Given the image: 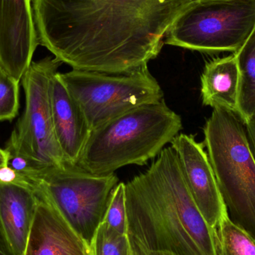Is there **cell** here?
I'll return each instance as SVG.
<instances>
[{
	"label": "cell",
	"instance_id": "6da1fadb",
	"mask_svg": "<svg viewBox=\"0 0 255 255\" xmlns=\"http://www.w3.org/2000/svg\"><path fill=\"white\" fill-rule=\"evenodd\" d=\"M197 0H33L38 44L73 70L128 74L158 56Z\"/></svg>",
	"mask_w": 255,
	"mask_h": 255
},
{
	"label": "cell",
	"instance_id": "7a4b0ae2",
	"mask_svg": "<svg viewBox=\"0 0 255 255\" xmlns=\"http://www.w3.org/2000/svg\"><path fill=\"white\" fill-rule=\"evenodd\" d=\"M126 205L129 240L142 248L177 255H217V229L196 206L171 145L126 184Z\"/></svg>",
	"mask_w": 255,
	"mask_h": 255
},
{
	"label": "cell",
	"instance_id": "3957f363",
	"mask_svg": "<svg viewBox=\"0 0 255 255\" xmlns=\"http://www.w3.org/2000/svg\"><path fill=\"white\" fill-rule=\"evenodd\" d=\"M181 129V117L163 99L139 106L91 130L77 165L96 175L115 173L129 165L143 166Z\"/></svg>",
	"mask_w": 255,
	"mask_h": 255
},
{
	"label": "cell",
	"instance_id": "277c9868",
	"mask_svg": "<svg viewBox=\"0 0 255 255\" xmlns=\"http://www.w3.org/2000/svg\"><path fill=\"white\" fill-rule=\"evenodd\" d=\"M203 130L229 217L255 239V157L245 124L238 114L214 108Z\"/></svg>",
	"mask_w": 255,
	"mask_h": 255
},
{
	"label": "cell",
	"instance_id": "5b68a950",
	"mask_svg": "<svg viewBox=\"0 0 255 255\" xmlns=\"http://www.w3.org/2000/svg\"><path fill=\"white\" fill-rule=\"evenodd\" d=\"M12 169L19 181L43 195L91 246L119 184L116 174L96 175L67 162L46 167L19 162Z\"/></svg>",
	"mask_w": 255,
	"mask_h": 255
},
{
	"label": "cell",
	"instance_id": "8992f818",
	"mask_svg": "<svg viewBox=\"0 0 255 255\" xmlns=\"http://www.w3.org/2000/svg\"><path fill=\"white\" fill-rule=\"evenodd\" d=\"M255 28V0L196 1L166 34L165 44L214 53L239 50Z\"/></svg>",
	"mask_w": 255,
	"mask_h": 255
},
{
	"label": "cell",
	"instance_id": "52a82bcc",
	"mask_svg": "<svg viewBox=\"0 0 255 255\" xmlns=\"http://www.w3.org/2000/svg\"><path fill=\"white\" fill-rule=\"evenodd\" d=\"M59 75L91 130L139 106L160 101L164 95L148 67L128 74L72 70Z\"/></svg>",
	"mask_w": 255,
	"mask_h": 255
},
{
	"label": "cell",
	"instance_id": "ba28073f",
	"mask_svg": "<svg viewBox=\"0 0 255 255\" xmlns=\"http://www.w3.org/2000/svg\"><path fill=\"white\" fill-rule=\"evenodd\" d=\"M61 63L55 58L31 62L22 79L25 112L12 132L6 148L9 154L34 167L65 163L54 130L50 84Z\"/></svg>",
	"mask_w": 255,
	"mask_h": 255
},
{
	"label": "cell",
	"instance_id": "9c48e42d",
	"mask_svg": "<svg viewBox=\"0 0 255 255\" xmlns=\"http://www.w3.org/2000/svg\"><path fill=\"white\" fill-rule=\"evenodd\" d=\"M170 144L196 206L209 226L217 229L229 213L205 145L186 133L177 135Z\"/></svg>",
	"mask_w": 255,
	"mask_h": 255
},
{
	"label": "cell",
	"instance_id": "30bf717a",
	"mask_svg": "<svg viewBox=\"0 0 255 255\" xmlns=\"http://www.w3.org/2000/svg\"><path fill=\"white\" fill-rule=\"evenodd\" d=\"M38 45L31 0H0V67L20 82Z\"/></svg>",
	"mask_w": 255,
	"mask_h": 255
},
{
	"label": "cell",
	"instance_id": "8fae6325",
	"mask_svg": "<svg viewBox=\"0 0 255 255\" xmlns=\"http://www.w3.org/2000/svg\"><path fill=\"white\" fill-rule=\"evenodd\" d=\"M35 191L38 201L23 255H93L91 246L43 195Z\"/></svg>",
	"mask_w": 255,
	"mask_h": 255
},
{
	"label": "cell",
	"instance_id": "7c38bea8",
	"mask_svg": "<svg viewBox=\"0 0 255 255\" xmlns=\"http://www.w3.org/2000/svg\"><path fill=\"white\" fill-rule=\"evenodd\" d=\"M50 99L54 130L64 160L77 165L91 130L80 106L58 72L51 80Z\"/></svg>",
	"mask_w": 255,
	"mask_h": 255
},
{
	"label": "cell",
	"instance_id": "4fadbf2b",
	"mask_svg": "<svg viewBox=\"0 0 255 255\" xmlns=\"http://www.w3.org/2000/svg\"><path fill=\"white\" fill-rule=\"evenodd\" d=\"M38 196L28 183L0 181V224L15 255H23Z\"/></svg>",
	"mask_w": 255,
	"mask_h": 255
},
{
	"label": "cell",
	"instance_id": "5bb4252c",
	"mask_svg": "<svg viewBox=\"0 0 255 255\" xmlns=\"http://www.w3.org/2000/svg\"><path fill=\"white\" fill-rule=\"evenodd\" d=\"M241 73L235 54L207 63L201 76L205 106L225 108L239 115Z\"/></svg>",
	"mask_w": 255,
	"mask_h": 255
},
{
	"label": "cell",
	"instance_id": "9a60e30c",
	"mask_svg": "<svg viewBox=\"0 0 255 255\" xmlns=\"http://www.w3.org/2000/svg\"><path fill=\"white\" fill-rule=\"evenodd\" d=\"M235 55L241 73L239 115L245 122L255 114V28Z\"/></svg>",
	"mask_w": 255,
	"mask_h": 255
},
{
	"label": "cell",
	"instance_id": "2e32d148",
	"mask_svg": "<svg viewBox=\"0 0 255 255\" xmlns=\"http://www.w3.org/2000/svg\"><path fill=\"white\" fill-rule=\"evenodd\" d=\"M217 255H255V239L232 221L229 215L217 229Z\"/></svg>",
	"mask_w": 255,
	"mask_h": 255
},
{
	"label": "cell",
	"instance_id": "e0dca14e",
	"mask_svg": "<svg viewBox=\"0 0 255 255\" xmlns=\"http://www.w3.org/2000/svg\"><path fill=\"white\" fill-rule=\"evenodd\" d=\"M93 255H131L128 235L102 223L91 244Z\"/></svg>",
	"mask_w": 255,
	"mask_h": 255
},
{
	"label": "cell",
	"instance_id": "ac0fdd59",
	"mask_svg": "<svg viewBox=\"0 0 255 255\" xmlns=\"http://www.w3.org/2000/svg\"><path fill=\"white\" fill-rule=\"evenodd\" d=\"M103 223L119 233L128 235L125 183L119 182L114 190Z\"/></svg>",
	"mask_w": 255,
	"mask_h": 255
},
{
	"label": "cell",
	"instance_id": "d6986e66",
	"mask_svg": "<svg viewBox=\"0 0 255 255\" xmlns=\"http://www.w3.org/2000/svg\"><path fill=\"white\" fill-rule=\"evenodd\" d=\"M19 82L0 67V121L16 118L19 110Z\"/></svg>",
	"mask_w": 255,
	"mask_h": 255
},
{
	"label": "cell",
	"instance_id": "ffe728a7",
	"mask_svg": "<svg viewBox=\"0 0 255 255\" xmlns=\"http://www.w3.org/2000/svg\"><path fill=\"white\" fill-rule=\"evenodd\" d=\"M249 142L255 157V114L244 122Z\"/></svg>",
	"mask_w": 255,
	"mask_h": 255
},
{
	"label": "cell",
	"instance_id": "44dd1931",
	"mask_svg": "<svg viewBox=\"0 0 255 255\" xmlns=\"http://www.w3.org/2000/svg\"><path fill=\"white\" fill-rule=\"evenodd\" d=\"M130 241V240H129ZM131 255H177L169 252L147 250L130 241Z\"/></svg>",
	"mask_w": 255,
	"mask_h": 255
},
{
	"label": "cell",
	"instance_id": "7402d4cb",
	"mask_svg": "<svg viewBox=\"0 0 255 255\" xmlns=\"http://www.w3.org/2000/svg\"><path fill=\"white\" fill-rule=\"evenodd\" d=\"M0 255H15L10 249L0 224Z\"/></svg>",
	"mask_w": 255,
	"mask_h": 255
},
{
	"label": "cell",
	"instance_id": "603a6c76",
	"mask_svg": "<svg viewBox=\"0 0 255 255\" xmlns=\"http://www.w3.org/2000/svg\"><path fill=\"white\" fill-rule=\"evenodd\" d=\"M9 156H10V154H9L7 150H3L0 148V170L7 166Z\"/></svg>",
	"mask_w": 255,
	"mask_h": 255
},
{
	"label": "cell",
	"instance_id": "cb8c5ba5",
	"mask_svg": "<svg viewBox=\"0 0 255 255\" xmlns=\"http://www.w3.org/2000/svg\"><path fill=\"white\" fill-rule=\"evenodd\" d=\"M197 1H219V0H197Z\"/></svg>",
	"mask_w": 255,
	"mask_h": 255
}]
</instances>
